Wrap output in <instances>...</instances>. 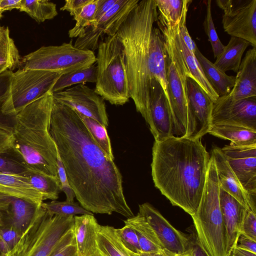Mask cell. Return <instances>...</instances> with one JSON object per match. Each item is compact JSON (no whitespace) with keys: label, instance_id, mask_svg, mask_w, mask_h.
Wrapping results in <instances>:
<instances>
[{"label":"cell","instance_id":"1","mask_svg":"<svg viewBox=\"0 0 256 256\" xmlns=\"http://www.w3.org/2000/svg\"><path fill=\"white\" fill-rule=\"evenodd\" d=\"M50 132L80 204L93 214L134 216L122 174L96 142L77 112L54 101Z\"/></svg>","mask_w":256,"mask_h":256},{"label":"cell","instance_id":"2","mask_svg":"<svg viewBox=\"0 0 256 256\" xmlns=\"http://www.w3.org/2000/svg\"><path fill=\"white\" fill-rule=\"evenodd\" d=\"M210 158L200 139L172 136L154 140L151 164L154 186L173 206L192 216L201 200Z\"/></svg>","mask_w":256,"mask_h":256},{"label":"cell","instance_id":"3","mask_svg":"<svg viewBox=\"0 0 256 256\" xmlns=\"http://www.w3.org/2000/svg\"><path fill=\"white\" fill-rule=\"evenodd\" d=\"M158 16L155 0H140L117 32L124 48L130 96L146 122L152 78L149 66L150 45Z\"/></svg>","mask_w":256,"mask_h":256},{"label":"cell","instance_id":"4","mask_svg":"<svg viewBox=\"0 0 256 256\" xmlns=\"http://www.w3.org/2000/svg\"><path fill=\"white\" fill-rule=\"evenodd\" d=\"M52 93L26 106L14 117L12 152L26 170L58 176V150L50 132Z\"/></svg>","mask_w":256,"mask_h":256},{"label":"cell","instance_id":"5","mask_svg":"<svg viewBox=\"0 0 256 256\" xmlns=\"http://www.w3.org/2000/svg\"><path fill=\"white\" fill-rule=\"evenodd\" d=\"M216 166L210 155L206 178L196 212L191 216L198 244L207 256H228L220 205Z\"/></svg>","mask_w":256,"mask_h":256},{"label":"cell","instance_id":"6","mask_svg":"<svg viewBox=\"0 0 256 256\" xmlns=\"http://www.w3.org/2000/svg\"><path fill=\"white\" fill-rule=\"evenodd\" d=\"M179 20L170 24L157 20L167 54L166 78L172 114L174 136L184 137L187 129L188 98L187 78L190 74L182 55L178 38Z\"/></svg>","mask_w":256,"mask_h":256},{"label":"cell","instance_id":"7","mask_svg":"<svg viewBox=\"0 0 256 256\" xmlns=\"http://www.w3.org/2000/svg\"><path fill=\"white\" fill-rule=\"evenodd\" d=\"M96 64V93L112 104L128 102L130 96L124 54L117 33L100 42Z\"/></svg>","mask_w":256,"mask_h":256},{"label":"cell","instance_id":"8","mask_svg":"<svg viewBox=\"0 0 256 256\" xmlns=\"http://www.w3.org/2000/svg\"><path fill=\"white\" fill-rule=\"evenodd\" d=\"M74 222V216H52L40 205L8 256H50Z\"/></svg>","mask_w":256,"mask_h":256},{"label":"cell","instance_id":"9","mask_svg":"<svg viewBox=\"0 0 256 256\" xmlns=\"http://www.w3.org/2000/svg\"><path fill=\"white\" fill-rule=\"evenodd\" d=\"M62 74L50 71L20 68L12 72L2 104V114L15 115L28 104L50 91Z\"/></svg>","mask_w":256,"mask_h":256},{"label":"cell","instance_id":"10","mask_svg":"<svg viewBox=\"0 0 256 256\" xmlns=\"http://www.w3.org/2000/svg\"><path fill=\"white\" fill-rule=\"evenodd\" d=\"M72 42L40 47L20 60L22 68L65 74L86 68L96 64L94 52L78 48Z\"/></svg>","mask_w":256,"mask_h":256},{"label":"cell","instance_id":"11","mask_svg":"<svg viewBox=\"0 0 256 256\" xmlns=\"http://www.w3.org/2000/svg\"><path fill=\"white\" fill-rule=\"evenodd\" d=\"M226 32L256 48V0H216Z\"/></svg>","mask_w":256,"mask_h":256},{"label":"cell","instance_id":"12","mask_svg":"<svg viewBox=\"0 0 256 256\" xmlns=\"http://www.w3.org/2000/svg\"><path fill=\"white\" fill-rule=\"evenodd\" d=\"M139 0H118L115 4L84 34L77 38L74 46L92 52L98 49L100 39L104 34H116L129 14L135 8Z\"/></svg>","mask_w":256,"mask_h":256},{"label":"cell","instance_id":"13","mask_svg":"<svg viewBox=\"0 0 256 256\" xmlns=\"http://www.w3.org/2000/svg\"><path fill=\"white\" fill-rule=\"evenodd\" d=\"M52 96L56 102L96 120L106 128L108 126V119L104 100L86 84H78L54 92Z\"/></svg>","mask_w":256,"mask_h":256},{"label":"cell","instance_id":"14","mask_svg":"<svg viewBox=\"0 0 256 256\" xmlns=\"http://www.w3.org/2000/svg\"><path fill=\"white\" fill-rule=\"evenodd\" d=\"M188 112L186 132L184 137L200 139L208 133L212 125L214 102L192 78H187Z\"/></svg>","mask_w":256,"mask_h":256},{"label":"cell","instance_id":"15","mask_svg":"<svg viewBox=\"0 0 256 256\" xmlns=\"http://www.w3.org/2000/svg\"><path fill=\"white\" fill-rule=\"evenodd\" d=\"M212 124H234L256 131V97L232 100L228 95L214 102Z\"/></svg>","mask_w":256,"mask_h":256},{"label":"cell","instance_id":"16","mask_svg":"<svg viewBox=\"0 0 256 256\" xmlns=\"http://www.w3.org/2000/svg\"><path fill=\"white\" fill-rule=\"evenodd\" d=\"M221 150L242 188L256 204V144L238 146L230 142Z\"/></svg>","mask_w":256,"mask_h":256},{"label":"cell","instance_id":"17","mask_svg":"<svg viewBox=\"0 0 256 256\" xmlns=\"http://www.w3.org/2000/svg\"><path fill=\"white\" fill-rule=\"evenodd\" d=\"M151 226L164 248L175 255L186 252L190 248L191 236L176 230L148 202L139 205V212Z\"/></svg>","mask_w":256,"mask_h":256},{"label":"cell","instance_id":"18","mask_svg":"<svg viewBox=\"0 0 256 256\" xmlns=\"http://www.w3.org/2000/svg\"><path fill=\"white\" fill-rule=\"evenodd\" d=\"M146 123L155 141H161L174 136L172 112L159 82L152 80L148 118Z\"/></svg>","mask_w":256,"mask_h":256},{"label":"cell","instance_id":"19","mask_svg":"<svg viewBox=\"0 0 256 256\" xmlns=\"http://www.w3.org/2000/svg\"><path fill=\"white\" fill-rule=\"evenodd\" d=\"M40 206L0 193V228H12L22 234Z\"/></svg>","mask_w":256,"mask_h":256},{"label":"cell","instance_id":"20","mask_svg":"<svg viewBox=\"0 0 256 256\" xmlns=\"http://www.w3.org/2000/svg\"><path fill=\"white\" fill-rule=\"evenodd\" d=\"M211 156L216 166L220 188L235 198L246 209L256 212V204L245 192L228 163L221 148H213Z\"/></svg>","mask_w":256,"mask_h":256},{"label":"cell","instance_id":"21","mask_svg":"<svg viewBox=\"0 0 256 256\" xmlns=\"http://www.w3.org/2000/svg\"><path fill=\"white\" fill-rule=\"evenodd\" d=\"M220 199L225 230L226 251L228 256H230L232 249L236 246L242 216L246 208L221 188Z\"/></svg>","mask_w":256,"mask_h":256},{"label":"cell","instance_id":"22","mask_svg":"<svg viewBox=\"0 0 256 256\" xmlns=\"http://www.w3.org/2000/svg\"><path fill=\"white\" fill-rule=\"evenodd\" d=\"M228 96L235 100L256 97V48L248 50L242 60L234 86Z\"/></svg>","mask_w":256,"mask_h":256},{"label":"cell","instance_id":"23","mask_svg":"<svg viewBox=\"0 0 256 256\" xmlns=\"http://www.w3.org/2000/svg\"><path fill=\"white\" fill-rule=\"evenodd\" d=\"M100 225L94 214L74 216L72 230L78 256H92L98 251Z\"/></svg>","mask_w":256,"mask_h":256},{"label":"cell","instance_id":"24","mask_svg":"<svg viewBox=\"0 0 256 256\" xmlns=\"http://www.w3.org/2000/svg\"><path fill=\"white\" fill-rule=\"evenodd\" d=\"M149 56L151 76L162 86L170 108L166 78L167 54L164 40L159 28L154 26L151 34Z\"/></svg>","mask_w":256,"mask_h":256},{"label":"cell","instance_id":"25","mask_svg":"<svg viewBox=\"0 0 256 256\" xmlns=\"http://www.w3.org/2000/svg\"><path fill=\"white\" fill-rule=\"evenodd\" d=\"M0 193L22 198L41 205L42 195L30 184L21 174L0 172Z\"/></svg>","mask_w":256,"mask_h":256},{"label":"cell","instance_id":"26","mask_svg":"<svg viewBox=\"0 0 256 256\" xmlns=\"http://www.w3.org/2000/svg\"><path fill=\"white\" fill-rule=\"evenodd\" d=\"M194 54L204 74L219 96L228 95L234 86L235 76H228L206 58L196 48Z\"/></svg>","mask_w":256,"mask_h":256},{"label":"cell","instance_id":"27","mask_svg":"<svg viewBox=\"0 0 256 256\" xmlns=\"http://www.w3.org/2000/svg\"><path fill=\"white\" fill-rule=\"evenodd\" d=\"M250 46H251L250 42L244 40L231 36L222 53L216 58L214 64L224 72L230 70L236 73L242 56Z\"/></svg>","mask_w":256,"mask_h":256},{"label":"cell","instance_id":"28","mask_svg":"<svg viewBox=\"0 0 256 256\" xmlns=\"http://www.w3.org/2000/svg\"><path fill=\"white\" fill-rule=\"evenodd\" d=\"M124 222L134 230L142 252H156L164 248L151 226L140 213Z\"/></svg>","mask_w":256,"mask_h":256},{"label":"cell","instance_id":"29","mask_svg":"<svg viewBox=\"0 0 256 256\" xmlns=\"http://www.w3.org/2000/svg\"><path fill=\"white\" fill-rule=\"evenodd\" d=\"M208 133L238 146L256 144V131L240 126L212 124Z\"/></svg>","mask_w":256,"mask_h":256},{"label":"cell","instance_id":"30","mask_svg":"<svg viewBox=\"0 0 256 256\" xmlns=\"http://www.w3.org/2000/svg\"><path fill=\"white\" fill-rule=\"evenodd\" d=\"M178 36L182 55L191 74L190 78L198 84L214 102H215L219 96L206 78L195 54L189 50L182 38L180 34L179 28Z\"/></svg>","mask_w":256,"mask_h":256},{"label":"cell","instance_id":"31","mask_svg":"<svg viewBox=\"0 0 256 256\" xmlns=\"http://www.w3.org/2000/svg\"><path fill=\"white\" fill-rule=\"evenodd\" d=\"M22 174L28 180L31 186L42 196L44 200H56L62 192L58 178L38 172L26 170Z\"/></svg>","mask_w":256,"mask_h":256},{"label":"cell","instance_id":"32","mask_svg":"<svg viewBox=\"0 0 256 256\" xmlns=\"http://www.w3.org/2000/svg\"><path fill=\"white\" fill-rule=\"evenodd\" d=\"M97 244L102 256H132L119 240L115 228L112 226L100 225Z\"/></svg>","mask_w":256,"mask_h":256},{"label":"cell","instance_id":"33","mask_svg":"<svg viewBox=\"0 0 256 256\" xmlns=\"http://www.w3.org/2000/svg\"><path fill=\"white\" fill-rule=\"evenodd\" d=\"M96 64L90 67L62 74L57 80L50 92L52 93L62 90L70 86L87 82H96Z\"/></svg>","mask_w":256,"mask_h":256},{"label":"cell","instance_id":"34","mask_svg":"<svg viewBox=\"0 0 256 256\" xmlns=\"http://www.w3.org/2000/svg\"><path fill=\"white\" fill-rule=\"evenodd\" d=\"M20 10L26 13L38 22L52 20L58 14L56 4L47 0H22Z\"/></svg>","mask_w":256,"mask_h":256},{"label":"cell","instance_id":"35","mask_svg":"<svg viewBox=\"0 0 256 256\" xmlns=\"http://www.w3.org/2000/svg\"><path fill=\"white\" fill-rule=\"evenodd\" d=\"M77 113L96 142L106 154L108 158L114 161L110 140L106 127L94 119Z\"/></svg>","mask_w":256,"mask_h":256},{"label":"cell","instance_id":"36","mask_svg":"<svg viewBox=\"0 0 256 256\" xmlns=\"http://www.w3.org/2000/svg\"><path fill=\"white\" fill-rule=\"evenodd\" d=\"M20 62L18 50L10 36L8 28L6 27L0 38V68L4 67L12 71L20 64Z\"/></svg>","mask_w":256,"mask_h":256},{"label":"cell","instance_id":"37","mask_svg":"<svg viewBox=\"0 0 256 256\" xmlns=\"http://www.w3.org/2000/svg\"><path fill=\"white\" fill-rule=\"evenodd\" d=\"M97 3L98 0H91L84 7L80 14L74 18L76 22L75 26L68 30L70 38H78L95 23Z\"/></svg>","mask_w":256,"mask_h":256},{"label":"cell","instance_id":"38","mask_svg":"<svg viewBox=\"0 0 256 256\" xmlns=\"http://www.w3.org/2000/svg\"><path fill=\"white\" fill-rule=\"evenodd\" d=\"M184 0H155L158 20L175 24L180 20Z\"/></svg>","mask_w":256,"mask_h":256},{"label":"cell","instance_id":"39","mask_svg":"<svg viewBox=\"0 0 256 256\" xmlns=\"http://www.w3.org/2000/svg\"><path fill=\"white\" fill-rule=\"evenodd\" d=\"M41 206L52 216H75L76 214H94L74 202H42Z\"/></svg>","mask_w":256,"mask_h":256},{"label":"cell","instance_id":"40","mask_svg":"<svg viewBox=\"0 0 256 256\" xmlns=\"http://www.w3.org/2000/svg\"><path fill=\"white\" fill-rule=\"evenodd\" d=\"M212 2L208 0L206 4V15L204 22V30L210 43L214 56L216 58L222 52L224 46L218 37L212 17Z\"/></svg>","mask_w":256,"mask_h":256},{"label":"cell","instance_id":"41","mask_svg":"<svg viewBox=\"0 0 256 256\" xmlns=\"http://www.w3.org/2000/svg\"><path fill=\"white\" fill-rule=\"evenodd\" d=\"M115 232L119 240L129 252L137 254L142 252L137 236L134 230L124 224L120 228H116Z\"/></svg>","mask_w":256,"mask_h":256},{"label":"cell","instance_id":"42","mask_svg":"<svg viewBox=\"0 0 256 256\" xmlns=\"http://www.w3.org/2000/svg\"><path fill=\"white\" fill-rule=\"evenodd\" d=\"M21 236L12 228H0V256H8Z\"/></svg>","mask_w":256,"mask_h":256},{"label":"cell","instance_id":"43","mask_svg":"<svg viewBox=\"0 0 256 256\" xmlns=\"http://www.w3.org/2000/svg\"><path fill=\"white\" fill-rule=\"evenodd\" d=\"M50 256H78L72 228L58 244Z\"/></svg>","mask_w":256,"mask_h":256},{"label":"cell","instance_id":"44","mask_svg":"<svg viewBox=\"0 0 256 256\" xmlns=\"http://www.w3.org/2000/svg\"><path fill=\"white\" fill-rule=\"evenodd\" d=\"M26 170L11 150L0 154V172L21 174Z\"/></svg>","mask_w":256,"mask_h":256},{"label":"cell","instance_id":"45","mask_svg":"<svg viewBox=\"0 0 256 256\" xmlns=\"http://www.w3.org/2000/svg\"><path fill=\"white\" fill-rule=\"evenodd\" d=\"M240 234L256 241V212L244 209L240 222Z\"/></svg>","mask_w":256,"mask_h":256},{"label":"cell","instance_id":"46","mask_svg":"<svg viewBox=\"0 0 256 256\" xmlns=\"http://www.w3.org/2000/svg\"><path fill=\"white\" fill-rule=\"evenodd\" d=\"M192 0H184L182 13L179 20V32L180 36L186 46L194 54L198 47L191 38L186 26L188 8Z\"/></svg>","mask_w":256,"mask_h":256},{"label":"cell","instance_id":"47","mask_svg":"<svg viewBox=\"0 0 256 256\" xmlns=\"http://www.w3.org/2000/svg\"><path fill=\"white\" fill-rule=\"evenodd\" d=\"M56 166L58 176L60 180L61 190L66 194V200L74 202L75 194L69 184L64 168L58 152Z\"/></svg>","mask_w":256,"mask_h":256},{"label":"cell","instance_id":"48","mask_svg":"<svg viewBox=\"0 0 256 256\" xmlns=\"http://www.w3.org/2000/svg\"><path fill=\"white\" fill-rule=\"evenodd\" d=\"M13 144L12 127L8 124H0V154L10 152Z\"/></svg>","mask_w":256,"mask_h":256},{"label":"cell","instance_id":"49","mask_svg":"<svg viewBox=\"0 0 256 256\" xmlns=\"http://www.w3.org/2000/svg\"><path fill=\"white\" fill-rule=\"evenodd\" d=\"M12 72V70H6L0 74V124H8V118H13L4 116L2 112L3 97L8 86Z\"/></svg>","mask_w":256,"mask_h":256},{"label":"cell","instance_id":"50","mask_svg":"<svg viewBox=\"0 0 256 256\" xmlns=\"http://www.w3.org/2000/svg\"><path fill=\"white\" fill-rule=\"evenodd\" d=\"M91 0H66L64 5L60 8V10L68 12L74 18L78 16L84 7Z\"/></svg>","mask_w":256,"mask_h":256},{"label":"cell","instance_id":"51","mask_svg":"<svg viewBox=\"0 0 256 256\" xmlns=\"http://www.w3.org/2000/svg\"><path fill=\"white\" fill-rule=\"evenodd\" d=\"M117 0H98L95 14V23L115 4Z\"/></svg>","mask_w":256,"mask_h":256},{"label":"cell","instance_id":"52","mask_svg":"<svg viewBox=\"0 0 256 256\" xmlns=\"http://www.w3.org/2000/svg\"><path fill=\"white\" fill-rule=\"evenodd\" d=\"M236 246L256 254V241L242 234H240Z\"/></svg>","mask_w":256,"mask_h":256},{"label":"cell","instance_id":"53","mask_svg":"<svg viewBox=\"0 0 256 256\" xmlns=\"http://www.w3.org/2000/svg\"><path fill=\"white\" fill-rule=\"evenodd\" d=\"M187 256H207L198 244L196 236H191L190 248L186 252Z\"/></svg>","mask_w":256,"mask_h":256},{"label":"cell","instance_id":"54","mask_svg":"<svg viewBox=\"0 0 256 256\" xmlns=\"http://www.w3.org/2000/svg\"><path fill=\"white\" fill-rule=\"evenodd\" d=\"M22 0H0V10L2 12L13 9L20 10Z\"/></svg>","mask_w":256,"mask_h":256},{"label":"cell","instance_id":"55","mask_svg":"<svg viewBox=\"0 0 256 256\" xmlns=\"http://www.w3.org/2000/svg\"><path fill=\"white\" fill-rule=\"evenodd\" d=\"M132 256H175V254L164 248L162 250L152 252H141L135 254L130 252Z\"/></svg>","mask_w":256,"mask_h":256},{"label":"cell","instance_id":"56","mask_svg":"<svg viewBox=\"0 0 256 256\" xmlns=\"http://www.w3.org/2000/svg\"><path fill=\"white\" fill-rule=\"evenodd\" d=\"M230 256H256V254L236 246L232 249Z\"/></svg>","mask_w":256,"mask_h":256},{"label":"cell","instance_id":"57","mask_svg":"<svg viewBox=\"0 0 256 256\" xmlns=\"http://www.w3.org/2000/svg\"><path fill=\"white\" fill-rule=\"evenodd\" d=\"M5 28H6V27L1 26H0V38L2 36L4 32V31L5 30Z\"/></svg>","mask_w":256,"mask_h":256},{"label":"cell","instance_id":"58","mask_svg":"<svg viewBox=\"0 0 256 256\" xmlns=\"http://www.w3.org/2000/svg\"><path fill=\"white\" fill-rule=\"evenodd\" d=\"M92 256H102V254L99 252L98 250L96 254H94Z\"/></svg>","mask_w":256,"mask_h":256},{"label":"cell","instance_id":"59","mask_svg":"<svg viewBox=\"0 0 256 256\" xmlns=\"http://www.w3.org/2000/svg\"><path fill=\"white\" fill-rule=\"evenodd\" d=\"M6 70H8V69H6V68H4V67L0 68V74Z\"/></svg>","mask_w":256,"mask_h":256},{"label":"cell","instance_id":"60","mask_svg":"<svg viewBox=\"0 0 256 256\" xmlns=\"http://www.w3.org/2000/svg\"><path fill=\"white\" fill-rule=\"evenodd\" d=\"M175 256H187V255H186V253L184 252L182 254L175 255Z\"/></svg>","mask_w":256,"mask_h":256},{"label":"cell","instance_id":"61","mask_svg":"<svg viewBox=\"0 0 256 256\" xmlns=\"http://www.w3.org/2000/svg\"><path fill=\"white\" fill-rule=\"evenodd\" d=\"M2 12H1V11L0 10V18L2 17Z\"/></svg>","mask_w":256,"mask_h":256}]
</instances>
